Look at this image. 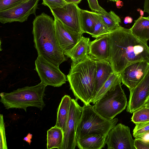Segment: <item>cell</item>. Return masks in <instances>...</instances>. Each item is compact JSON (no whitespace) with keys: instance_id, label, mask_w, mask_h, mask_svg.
I'll return each instance as SVG.
<instances>
[{"instance_id":"cell-29","label":"cell","mask_w":149,"mask_h":149,"mask_svg":"<svg viewBox=\"0 0 149 149\" xmlns=\"http://www.w3.org/2000/svg\"><path fill=\"white\" fill-rule=\"evenodd\" d=\"M68 3L64 0H42V4L49 7L50 10L63 7Z\"/></svg>"},{"instance_id":"cell-13","label":"cell","mask_w":149,"mask_h":149,"mask_svg":"<svg viewBox=\"0 0 149 149\" xmlns=\"http://www.w3.org/2000/svg\"><path fill=\"white\" fill-rule=\"evenodd\" d=\"M130 91L127 111L131 113L143 107L149 97V69L142 80Z\"/></svg>"},{"instance_id":"cell-16","label":"cell","mask_w":149,"mask_h":149,"mask_svg":"<svg viewBox=\"0 0 149 149\" xmlns=\"http://www.w3.org/2000/svg\"><path fill=\"white\" fill-rule=\"evenodd\" d=\"M90 39L81 36L77 43L64 55L72 61L71 65L76 64L89 56Z\"/></svg>"},{"instance_id":"cell-35","label":"cell","mask_w":149,"mask_h":149,"mask_svg":"<svg viewBox=\"0 0 149 149\" xmlns=\"http://www.w3.org/2000/svg\"><path fill=\"white\" fill-rule=\"evenodd\" d=\"M133 20V18L132 17L129 16H127L125 18L124 22L125 24H130L132 22Z\"/></svg>"},{"instance_id":"cell-6","label":"cell","mask_w":149,"mask_h":149,"mask_svg":"<svg viewBox=\"0 0 149 149\" xmlns=\"http://www.w3.org/2000/svg\"><path fill=\"white\" fill-rule=\"evenodd\" d=\"M95 109L103 117L112 119L124 110L127 105L126 96L121 83L107 92L94 104Z\"/></svg>"},{"instance_id":"cell-22","label":"cell","mask_w":149,"mask_h":149,"mask_svg":"<svg viewBox=\"0 0 149 149\" xmlns=\"http://www.w3.org/2000/svg\"><path fill=\"white\" fill-rule=\"evenodd\" d=\"M80 23L83 33H87L91 35L93 28L98 13L80 9Z\"/></svg>"},{"instance_id":"cell-26","label":"cell","mask_w":149,"mask_h":149,"mask_svg":"<svg viewBox=\"0 0 149 149\" xmlns=\"http://www.w3.org/2000/svg\"><path fill=\"white\" fill-rule=\"evenodd\" d=\"M131 120L135 124L149 121V107H143L134 111Z\"/></svg>"},{"instance_id":"cell-14","label":"cell","mask_w":149,"mask_h":149,"mask_svg":"<svg viewBox=\"0 0 149 149\" xmlns=\"http://www.w3.org/2000/svg\"><path fill=\"white\" fill-rule=\"evenodd\" d=\"M54 17L56 36L59 46L64 54L77 43L82 35L70 30Z\"/></svg>"},{"instance_id":"cell-33","label":"cell","mask_w":149,"mask_h":149,"mask_svg":"<svg viewBox=\"0 0 149 149\" xmlns=\"http://www.w3.org/2000/svg\"><path fill=\"white\" fill-rule=\"evenodd\" d=\"M144 11L148 13L149 17V0H145L144 5Z\"/></svg>"},{"instance_id":"cell-23","label":"cell","mask_w":149,"mask_h":149,"mask_svg":"<svg viewBox=\"0 0 149 149\" xmlns=\"http://www.w3.org/2000/svg\"><path fill=\"white\" fill-rule=\"evenodd\" d=\"M122 82L120 74L113 72L104 83L92 100L94 104L109 91L114 89L119 83Z\"/></svg>"},{"instance_id":"cell-15","label":"cell","mask_w":149,"mask_h":149,"mask_svg":"<svg viewBox=\"0 0 149 149\" xmlns=\"http://www.w3.org/2000/svg\"><path fill=\"white\" fill-rule=\"evenodd\" d=\"M109 51L108 34L90 42L89 56L96 60L109 61Z\"/></svg>"},{"instance_id":"cell-18","label":"cell","mask_w":149,"mask_h":149,"mask_svg":"<svg viewBox=\"0 0 149 149\" xmlns=\"http://www.w3.org/2000/svg\"><path fill=\"white\" fill-rule=\"evenodd\" d=\"M106 138L98 134L77 138V146L80 149H101L106 144Z\"/></svg>"},{"instance_id":"cell-10","label":"cell","mask_w":149,"mask_h":149,"mask_svg":"<svg viewBox=\"0 0 149 149\" xmlns=\"http://www.w3.org/2000/svg\"><path fill=\"white\" fill-rule=\"evenodd\" d=\"M80 9L77 4L68 3L64 7L50 10L54 17L65 26L75 33L82 35Z\"/></svg>"},{"instance_id":"cell-5","label":"cell","mask_w":149,"mask_h":149,"mask_svg":"<svg viewBox=\"0 0 149 149\" xmlns=\"http://www.w3.org/2000/svg\"><path fill=\"white\" fill-rule=\"evenodd\" d=\"M118 120L117 118L111 120L106 118L97 111L93 105L84 104L76 138L96 134L107 137Z\"/></svg>"},{"instance_id":"cell-36","label":"cell","mask_w":149,"mask_h":149,"mask_svg":"<svg viewBox=\"0 0 149 149\" xmlns=\"http://www.w3.org/2000/svg\"><path fill=\"white\" fill-rule=\"evenodd\" d=\"M82 0H64L68 3H74L78 4Z\"/></svg>"},{"instance_id":"cell-4","label":"cell","mask_w":149,"mask_h":149,"mask_svg":"<svg viewBox=\"0 0 149 149\" xmlns=\"http://www.w3.org/2000/svg\"><path fill=\"white\" fill-rule=\"evenodd\" d=\"M47 86L42 82L34 86H26L9 93H1L0 102L5 108L23 109L33 107L42 110L45 105L43 100Z\"/></svg>"},{"instance_id":"cell-3","label":"cell","mask_w":149,"mask_h":149,"mask_svg":"<svg viewBox=\"0 0 149 149\" xmlns=\"http://www.w3.org/2000/svg\"><path fill=\"white\" fill-rule=\"evenodd\" d=\"M95 59L89 56L81 61L71 65L67 75L70 88L75 99L84 104L91 102L96 94Z\"/></svg>"},{"instance_id":"cell-34","label":"cell","mask_w":149,"mask_h":149,"mask_svg":"<svg viewBox=\"0 0 149 149\" xmlns=\"http://www.w3.org/2000/svg\"><path fill=\"white\" fill-rule=\"evenodd\" d=\"M32 134L29 133L26 137L23 139V140L27 142L30 145L31 142V139L32 138Z\"/></svg>"},{"instance_id":"cell-17","label":"cell","mask_w":149,"mask_h":149,"mask_svg":"<svg viewBox=\"0 0 149 149\" xmlns=\"http://www.w3.org/2000/svg\"><path fill=\"white\" fill-rule=\"evenodd\" d=\"M95 62L96 67V94L111 74L114 72L109 61L95 59Z\"/></svg>"},{"instance_id":"cell-7","label":"cell","mask_w":149,"mask_h":149,"mask_svg":"<svg viewBox=\"0 0 149 149\" xmlns=\"http://www.w3.org/2000/svg\"><path fill=\"white\" fill-rule=\"evenodd\" d=\"M35 70L41 81L47 86H61L66 83L67 77L59 68L48 61L42 56H38L35 62Z\"/></svg>"},{"instance_id":"cell-24","label":"cell","mask_w":149,"mask_h":149,"mask_svg":"<svg viewBox=\"0 0 149 149\" xmlns=\"http://www.w3.org/2000/svg\"><path fill=\"white\" fill-rule=\"evenodd\" d=\"M100 15L104 24L110 32L112 31L122 27L120 18L112 11L106 14L100 13Z\"/></svg>"},{"instance_id":"cell-1","label":"cell","mask_w":149,"mask_h":149,"mask_svg":"<svg viewBox=\"0 0 149 149\" xmlns=\"http://www.w3.org/2000/svg\"><path fill=\"white\" fill-rule=\"evenodd\" d=\"M109 61L113 72L120 74L128 65L144 61L149 63L147 42L134 35L130 29L123 27L108 34Z\"/></svg>"},{"instance_id":"cell-32","label":"cell","mask_w":149,"mask_h":149,"mask_svg":"<svg viewBox=\"0 0 149 149\" xmlns=\"http://www.w3.org/2000/svg\"><path fill=\"white\" fill-rule=\"evenodd\" d=\"M134 143L136 149H149V141L135 138Z\"/></svg>"},{"instance_id":"cell-31","label":"cell","mask_w":149,"mask_h":149,"mask_svg":"<svg viewBox=\"0 0 149 149\" xmlns=\"http://www.w3.org/2000/svg\"><path fill=\"white\" fill-rule=\"evenodd\" d=\"M91 10L100 14H105L108 12L99 4L97 0H87Z\"/></svg>"},{"instance_id":"cell-11","label":"cell","mask_w":149,"mask_h":149,"mask_svg":"<svg viewBox=\"0 0 149 149\" xmlns=\"http://www.w3.org/2000/svg\"><path fill=\"white\" fill-rule=\"evenodd\" d=\"M106 144L108 149H135L130 128L121 123L116 125L109 131Z\"/></svg>"},{"instance_id":"cell-8","label":"cell","mask_w":149,"mask_h":149,"mask_svg":"<svg viewBox=\"0 0 149 149\" xmlns=\"http://www.w3.org/2000/svg\"><path fill=\"white\" fill-rule=\"evenodd\" d=\"M82 111L77 100L72 99L62 149H74L77 146L76 134Z\"/></svg>"},{"instance_id":"cell-30","label":"cell","mask_w":149,"mask_h":149,"mask_svg":"<svg viewBox=\"0 0 149 149\" xmlns=\"http://www.w3.org/2000/svg\"><path fill=\"white\" fill-rule=\"evenodd\" d=\"M26 0H0V11L13 8Z\"/></svg>"},{"instance_id":"cell-27","label":"cell","mask_w":149,"mask_h":149,"mask_svg":"<svg viewBox=\"0 0 149 149\" xmlns=\"http://www.w3.org/2000/svg\"><path fill=\"white\" fill-rule=\"evenodd\" d=\"M133 135L135 137L149 133V121L135 124Z\"/></svg>"},{"instance_id":"cell-9","label":"cell","mask_w":149,"mask_h":149,"mask_svg":"<svg viewBox=\"0 0 149 149\" xmlns=\"http://www.w3.org/2000/svg\"><path fill=\"white\" fill-rule=\"evenodd\" d=\"M40 0H26L9 9L0 11V22L3 24L23 22L31 14H35Z\"/></svg>"},{"instance_id":"cell-12","label":"cell","mask_w":149,"mask_h":149,"mask_svg":"<svg viewBox=\"0 0 149 149\" xmlns=\"http://www.w3.org/2000/svg\"><path fill=\"white\" fill-rule=\"evenodd\" d=\"M149 69V63L144 61L137 62L126 67L121 72L122 82L131 90L142 80Z\"/></svg>"},{"instance_id":"cell-25","label":"cell","mask_w":149,"mask_h":149,"mask_svg":"<svg viewBox=\"0 0 149 149\" xmlns=\"http://www.w3.org/2000/svg\"><path fill=\"white\" fill-rule=\"evenodd\" d=\"M110 32L103 22L100 13H98L96 19L92 36L97 38L104 35L108 34Z\"/></svg>"},{"instance_id":"cell-2","label":"cell","mask_w":149,"mask_h":149,"mask_svg":"<svg viewBox=\"0 0 149 149\" xmlns=\"http://www.w3.org/2000/svg\"><path fill=\"white\" fill-rule=\"evenodd\" d=\"M33 23L34 46L38 56L59 67L66 59L59 45L54 20L42 13L35 17Z\"/></svg>"},{"instance_id":"cell-38","label":"cell","mask_w":149,"mask_h":149,"mask_svg":"<svg viewBox=\"0 0 149 149\" xmlns=\"http://www.w3.org/2000/svg\"><path fill=\"white\" fill-rule=\"evenodd\" d=\"M137 10L138 12H139L141 16L140 17H143V16L144 12V10H143L140 8H138Z\"/></svg>"},{"instance_id":"cell-21","label":"cell","mask_w":149,"mask_h":149,"mask_svg":"<svg viewBox=\"0 0 149 149\" xmlns=\"http://www.w3.org/2000/svg\"><path fill=\"white\" fill-rule=\"evenodd\" d=\"M64 132L60 128L55 125L47 131V149H62Z\"/></svg>"},{"instance_id":"cell-19","label":"cell","mask_w":149,"mask_h":149,"mask_svg":"<svg viewBox=\"0 0 149 149\" xmlns=\"http://www.w3.org/2000/svg\"><path fill=\"white\" fill-rule=\"evenodd\" d=\"M72 98L65 95L62 98L57 109L55 125L61 128L64 133L65 131Z\"/></svg>"},{"instance_id":"cell-28","label":"cell","mask_w":149,"mask_h":149,"mask_svg":"<svg viewBox=\"0 0 149 149\" xmlns=\"http://www.w3.org/2000/svg\"><path fill=\"white\" fill-rule=\"evenodd\" d=\"M0 149L8 148L6 140L5 124L3 115H0Z\"/></svg>"},{"instance_id":"cell-20","label":"cell","mask_w":149,"mask_h":149,"mask_svg":"<svg viewBox=\"0 0 149 149\" xmlns=\"http://www.w3.org/2000/svg\"><path fill=\"white\" fill-rule=\"evenodd\" d=\"M130 29L137 37L147 42L149 40V17H139L135 20L133 25Z\"/></svg>"},{"instance_id":"cell-37","label":"cell","mask_w":149,"mask_h":149,"mask_svg":"<svg viewBox=\"0 0 149 149\" xmlns=\"http://www.w3.org/2000/svg\"><path fill=\"white\" fill-rule=\"evenodd\" d=\"M116 7L118 8H121L123 6V3L120 0L116 2Z\"/></svg>"},{"instance_id":"cell-40","label":"cell","mask_w":149,"mask_h":149,"mask_svg":"<svg viewBox=\"0 0 149 149\" xmlns=\"http://www.w3.org/2000/svg\"><path fill=\"white\" fill-rule=\"evenodd\" d=\"M119 0H108L109 1H113V2H117V1H119Z\"/></svg>"},{"instance_id":"cell-39","label":"cell","mask_w":149,"mask_h":149,"mask_svg":"<svg viewBox=\"0 0 149 149\" xmlns=\"http://www.w3.org/2000/svg\"><path fill=\"white\" fill-rule=\"evenodd\" d=\"M143 107H149V97L146 101Z\"/></svg>"}]
</instances>
